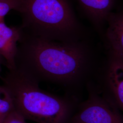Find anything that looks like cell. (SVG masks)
Listing matches in <instances>:
<instances>
[{"mask_svg": "<svg viewBox=\"0 0 123 123\" xmlns=\"http://www.w3.org/2000/svg\"><path fill=\"white\" fill-rule=\"evenodd\" d=\"M18 43L16 67L39 83L56 85L76 96L94 80L103 60L89 37L64 43L22 33Z\"/></svg>", "mask_w": 123, "mask_h": 123, "instance_id": "1", "label": "cell"}, {"mask_svg": "<svg viewBox=\"0 0 123 123\" xmlns=\"http://www.w3.org/2000/svg\"><path fill=\"white\" fill-rule=\"evenodd\" d=\"M2 78L14 110L26 120L37 123H69L79 102L68 94L59 95L40 88L39 82L16 67Z\"/></svg>", "mask_w": 123, "mask_h": 123, "instance_id": "2", "label": "cell"}, {"mask_svg": "<svg viewBox=\"0 0 123 123\" xmlns=\"http://www.w3.org/2000/svg\"><path fill=\"white\" fill-rule=\"evenodd\" d=\"M23 34L60 42L89 37L69 0H16Z\"/></svg>", "mask_w": 123, "mask_h": 123, "instance_id": "3", "label": "cell"}, {"mask_svg": "<svg viewBox=\"0 0 123 123\" xmlns=\"http://www.w3.org/2000/svg\"><path fill=\"white\" fill-rule=\"evenodd\" d=\"M86 88L88 97L79 103L69 123H123L122 112L101 96L93 81Z\"/></svg>", "mask_w": 123, "mask_h": 123, "instance_id": "4", "label": "cell"}, {"mask_svg": "<svg viewBox=\"0 0 123 123\" xmlns=\"http://www.w3.org/2000/svg\"><path fill=\"white\" fill-rule=\"evenodd\" d=\"M93 82L101 96L122 112L123 59L106 56Z\"/></svg>", "mask_w": 123, "mask_h": 123, "instance_id": "5", "label": "cell"}, {"mask_svg": "<svg viewBox=\"0 0 123 123\" xmlns=\"http://www.w3.org/2000/svg\"><path fill=\"white\" fill-rule=\"evenodd\" d=\"M106 26L101 37L106 56L123 59V10L110 13Z\"/></svg>", "mask_w": 123, "mask_h": 123, "instance_id": "6", "label": "cell"}, {"mask_svg": "<svg viewBox=\"0 0 123 123\" xmlns=\"http://www.w3.org/2000/svg\"><path fill=\"white\" fill-rule=\"evenodd\" d=\"M79 6L95 30L102 37L107 18L114 12L119 0H77Z\"/></svg>", "mask_w": 123, "mask_h": 123, "instance_id": "7", "label": "cell"}, {"mask_svg": "<svg viewBox=\"0 0 123 123\" xmlns=\"http://www.w3.org/2000/svg\"><path fill=\"white\" fill-rule=\"evenodd\" d=\"M20 26L10 27L0 22V57L6 62L9 70L16 68L15 58L18 51V43L22 37Z\"/></svg>", "mask_w": 123, "mask_h": 123, "instance_id": "8", "label": "cell"}, {"mask_svg": "<svg viewBox=\"0 0 123 123\" xmlns=\"http://www.w3.org/2000/svg\"><path fill=\"white\" fill-rule=\"evenodd\" d=\"M2 93L0 98V123L14 110L13 102L9 93L2 85Z\"/></svg>", "mask_w": 123, "mask_h": 123, "instance_id": "9", "label": "cell"}, {"mask_svg": "<svg viewBox=\"0 0 123 123\" xmlns=\"http://www.w3.org/2000/svg\"><path fill=\"white\" fill-rule=\"evenodd\" d=\"M15 0H0V18L4 19L5 17L15 7Z\"/></svg>", "mask_w": 123, "mask_h": 123, "instance_id": "10", "label": "cell"}, {"mask_svg": "<svg viewBox=\"0 0 123 123\" xmlns=\"http://www.w3.org/2000/svg\"><path fill=\"white\" fill-rule=\"evenodd\" d=\"M26 119L15 110L6 117L2 123H26Z\"/></svg>", "mask_w": 123, "mask_h": 123, "instance_id": "11", "label": "cell"}, {"mask_svg": "<svg viewBox=\"0 0 123 123\" xmlns=\"http://www.w3.org/2000/svg\"><path fill=\"white\" fill-rule=\"evenodd\" d=\"M3 59L0 57V73L1 72V65L2 64V61Z\"/></svg>", "mask_w": 123, "mask_h": 123, "instance_id": "12", "label": "cell"}, {"mask_svg": "<svg viewBox=\"0 0 123 123\" xmlns=\"http://www.w3.org/2000/svg\"><path fill=\"white\" fill-rule=\"evenodd\" d=\"M2 86H0V98L2 95Z\"/></svg>", "mask_w": 123, "mask_h": 123, "instance_id": "13", "label": "cell"}, {"mask_svg": "<svg viewBox=\"0 0 123 123\" xmlns=\"http://www.w3.org/2000/svg\"><path fill=\"white\" fill-rule=\"evenodd\" d=\"M3 21H4V19H3V18H0V22Z\"/></svg>", "mask_w": 123, "mask_h": 123, "instance_id": "14", "label": "cell"}]
</instances>
